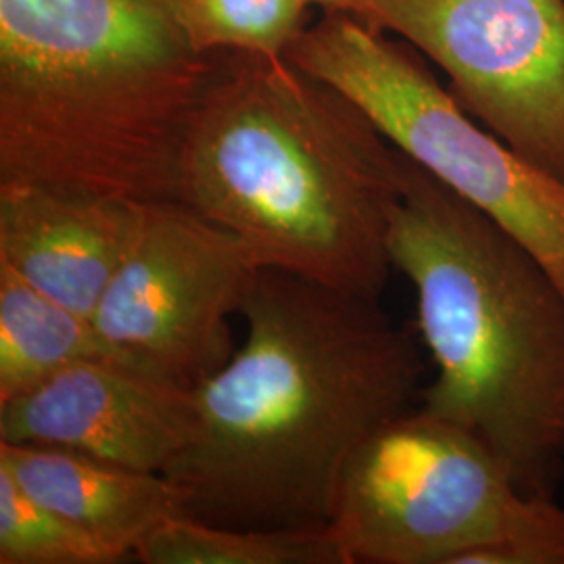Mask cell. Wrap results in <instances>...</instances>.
<instances>
[{
  "instance_id": "1",
  "label": "cell",
  "mask_w": 564,
  "mask_h": 564,
  "mask_svg": "<svg viewBox=\"0 0 564 564\" xmlns=\"http://www.w3.org/2000/svg\"><path fill=\"white\" fill-rule=\"evenodd\" d=\"M239 314L245 343L195 387V435L163 477L202 523L326 529L349 456L421 398V349L379 297L279 268Z\"/></svg>"
},
{
  "instance_id": "12",
  "label": "cell",
  "mask_w": 564,
  "mask_h": 564,
  "mask_svg": "<svg viewBox=\"0 0 564 564\" xmlns=\"http://www.w3.org/2000/svg\"><path fill=\"white\" fill-rule=\"evenodd\" d=\"M95 360L126 362L93 318L51 300L0 263V402L74 364Z\"/></svg>"
},
{
  "instance_id": "5",
  "label": "cell",
  "mask_w": 564,
  "mask_h": 564,
  "mask_svg": "<svg viewBox=\"0 0 564 564\" xmlns=\"http://www.w3.org/2000/svg\"><path fill=\"white\" fill-rule=\"evenodd\" d=\"M328 533L345 564H564V508L523 494L463 424L408 410L343 466Z\"/></svg>"
},
{
  "instance_id": "11",
  "label": "cell",
  "mask_w": 564,
  "mask_h": 564,
  "mask_svg": "<svg viewBox=\"0 0 564 564\" xmlns=\"http://www.w3.org/2000/svg\"><path fill=\"white\" fill-rule=\"evenodd\" d=\"M0 468L34 500L128 561L165 519L182 514L178 491L162 473H144L74 449L0 442Z\"/></svg>"
},
{
  "instance_id": "16",
  "label": "cell",
  "mask_w": 564,
  "mask_h": 564,
  "mask_svg": "<svg viewBox=\"0 0 564 564\" xmlns=\"http://www.w3.org/2000/svg\"><path fill=\"white\" fill-rule=\"evenodd\" d=\"M310 4L321 7L323 11H345V13H354L364 0H307Z\"/></svg>"
},
{
  "instance_id": "4",
  "label": "cell",
  "mask_w": 564,
  "mask_h": 564,
  "mask_svg": "<svg viewBox=\"0 0 564 564\" xmlns=\"http://www.w3.org/2000/svg\"><path fill=\"white\" fill-rule=\"evenodd\" d=\"M389 260L416 293L435 362L424 412L491 445L517 487L556 500L564 479V289L481 209L405 162Z\"/></svg>"
},
{
  "instance_id": "9",
  "label": "cell",
  "mask_w": 564,
  "mask_h": 564,
  "mask_svg": "<svg viewBox=\"0 0 564 564\" xmlns=\"http://www.w3.org/2000/svg\"><path fill=\"white\" fill-rule=\"evenodd\" d=\"M197 429L193 387L121 360L80 362L0 402V442L74 449L162 473Z\"/></svg>"
},
{
  "instance_id": "6",
  "label": "cell",
  "mask_w": 564,
  "mask_h": 564,
  "mask_svg": "<svg viewBox=\"0 0 564 564\" xmlns=\"http://www.w3.org/2000/svg\"><path fill=\"white\" fill-rule=\"evenodd\" d=\"M286 57L339 88L387 141L538 256L564 289V181L475 120L423 55L345 11H323Z\"/></svg>"
},
{
  "instance_id": "10",
  "label": "cell",
  "mask_w": 564,
  "mask_h": 564,
  "mask_svg": "<svg viewBox=\"0 0 564 564\" xmlns=\"http://www.w3.org/2000/svg\"><path fill=\"white\" fill-rule=\"evenodd\" d=\"M142 203L0 184V263L93 318L141 223Z\"/></svg>"
},
{
  "instance_id": "13",
  "label": "cell",
  "mask_w": 564,
  "mask_h": 564,
  "mask_svg": "<svg viewBox=\"0 0 564 564\" xmlns=\"http://www.w3.org/2000/svg\"><path fill=\"white\" fill-rule=\"evenodd\" d=\"M144 564H345L326 529H239L182 514L165 519L137 552Z\"/></svg>"
},
{
  "instance_id": "15",
  "label": "cell",
  "mask_w": 564,
  "mask_h": 564,
  "mask_svg": "<svg viewBox=\"0 0 564 564\" xmlns=\"http://www.w3.org/2000/svg\"><path fill=\"white\" fill-rule=\"evenodd\" d=\"M128 561L59 512L41 505L0 468V564H118Z\"/></svg>"
},
{
  "instance_id": "3",
  "label": "cell",
  "mask_w": 564,
  "mask_h": 564,
  "mask_svg": "<svg viewBox=\"0 0 564 564\" xmlns=\"http://www.w3.org/2000/svg\"><path fill=\"white\" fill-rule=\"evenodd\" d=\"M216 57L167 0H0V184L178 202Z\"/></svg>"
},
{
  "instance_id": "8",
  "label": "cell",
  "mask_w": 564,
  "mask_h": 564,
  "mask_svg": "<svg viewBox=\"0 0 564 564\" xmlns=\"http://www.w3.org/2000/svg\"><path fill=\"white\" fill-rule=\"evenodd\" d=\"M258 270L237 235L193 207L142 203L93 323L126 362L195 389L232 358L228 318Z\"/></svg>"
},
{
  "instance_id": "2",
  "label": "cell",
  "mask_w": 564,
  "mask_h": 564,
  "mask_svg": "<svg viewBox=\"0 0 564 564\" xmlns=\"http://www.w3.org/2000/svg\"><path fill=\"white\" fill-rule=\"evenodd\" d=\"M405 162L356 102L286 55L218 53L178 202L237 235L260 268L381 300Z\"/></svg>"
},
{
  "instance_id": "14",
  "label": "cell",
  "mask_w": 564,
  "mask_h": 564,
  "mask_svg": "<svg viewBox=\"0 0 564 564\" xmlns=\"http://www.w3.org/2000/svg\"><path fill=\"white\" fill-rule=\"evenodd\" d=\"M195 51L286 55L307 28V0H167Z\"/></svg>"
},
{
  "instance_id": "7",
  "label": "cell",
  "mask_w": 564,
  "mask_h": 564,
  "mask_svg": "<svg viewBox=\"0 0 564 564\" xmlns=\"http://www.w3.org/2000/svg\"><path fill=\"white\" fill-rule=\"evenodd\" d=\"M351 15L437 65L475 120L564 181V0H364Z\"/></svg>"
}]
</instances>
